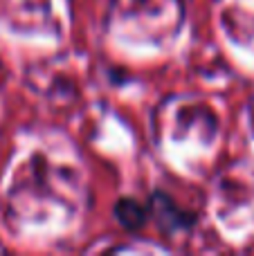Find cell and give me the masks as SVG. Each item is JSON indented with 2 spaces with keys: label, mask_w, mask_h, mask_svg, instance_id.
Segmentation results:
<instances>
[{
  "label": "cell",
  "mask_w": 254,
  "mask_h": 256,
  "mask_svg": "<svg viewBox=\"0 0 254 256\" xmlns=\"http://www.w3.org/2000/svg\"><path fill=\"white\" fill-rule=\"evenodd\" d=\"M151 212H153V216L160 220V225L166 227V230H180V227H184V225H192V216H187L182 209L176 207V204L171 202V198H166L164 194L153 196Z\"/></svg>",
  "instance_id": "cell-1"
},
{
  "label": "cell",
  "mask_w": 254,
  "mask_h": 256,
  "mask_svg": "<svg viewBox=\"0 0 254 256\" xmlns=\"http://www.w3.org/2000/svg\"><path fill=\"white\" fill-rule=\"evenodd\" d=\"M115 216L126 230H140V227L144 225V220H146V209L140 202H135V200L124 198L117 202Z\"/></svg>",
  "instance_id": "cell-2"
}]
</instances>
